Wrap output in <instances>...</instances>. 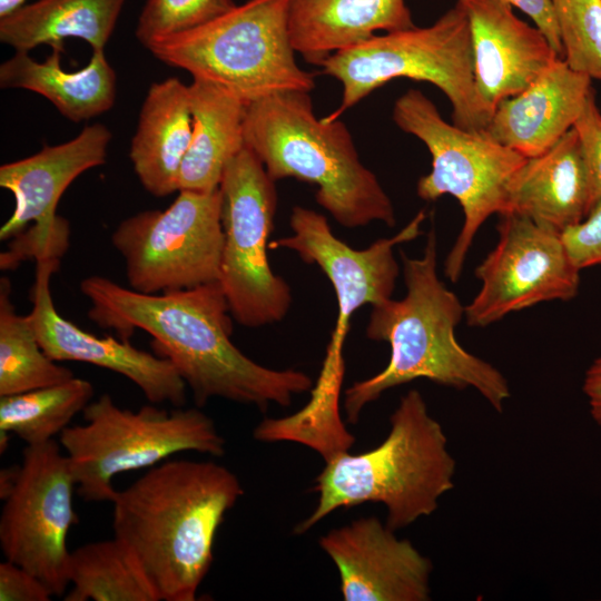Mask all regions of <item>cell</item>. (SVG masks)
<instances>
[{"label": "cell", "mask_w": 601, "mask_h": 601, "mask_svg": "<svg viewBox=\"0 0 601 601\" xmlns=\"http://www.w3.org/2000/svg\"><path fill=\"white\" fill-rule=\"evenodd\" d=\"M401 255L406 293L401 299L373 305L366 326L370 339L390 344V361L380 373L345 391L347 421L356 423L363 408L384 392L417 378L455 390L473 387L501 413L511 396L508 380L455 337L465 306L437 275L434 228L421 257Z\"/></svg>", "instance_id": "cell-3"}, {"label": "cell", "mask_w": 601, "mask_h": 601, "mask_svg": "<svg viewBox=\"0 0 601 601\" xmlns=\"http://www.w3.org/2000/svg\"><path fill=\"white\" fill-rule=\"evenodd\" d=\"M11 282L0 279V396L24 393L75 377L40 346L28 315L11 300Z\"/></svg>", "instance_id": "cell-27"}, {"label": "cell", "mask_w": 601, "mask_h": 601, "mask_svg": "<svg viewBox=\"0 0 601 601\" xmlns=\"http://www.w3.org/2000/svg\"><path fill=\"white\" fill-rule=\"evenodd\" d=\"M457 1L470 24L475 88L492 110L561 58L536 27L513 12L509 1Z\"/></svg>", "instance_id": "cell-18"}, {"label": "cell", "mask_w": 601, "mask_h": 601, "mask_svg": "<svg viewBox=\"0 0 601 601\" xmlns=\"http://www.w3.org/2000/svg\"><path fill=\"white\" fill-rule=\"evenodd\" d=\"M69 581L65 601H160L136 554L116 536L70 551Z\"/></svg>", "instance_id": "cell-26"}, {"label": "cell", "mask_w": 601, "mask_h": 601, "mask_svg": "<svg viewBox=\"0 0 601 601\" xmlns=\"http://www.w3.org/2000/svg\"><path fill=\"white\" fill-rule=\"evenodd\" d=\"M318 543L338 569L346 601L431 599V560L375 516L333 529Z\"/></svg>", "instance_id": "cell-17"}, {"label": "cell", "mask_w": 601, "mask_h": 601, "mask_svg": "<svg viewBox=\"0 0 601 601\" xmlns=\"http://www.w3.org/2000/svg\"><path fill=\"white\" fill-rule=\"evenodd\" d=\"M425 217L421 210L394 236L354 249L334 235L324 215L303 206L292 209L293 234L270 242L269 248L295 252L305 263L317 265L331 282L338 311L327 347L343 351L354 313L392 298L400 274L394 247L417 238Z\"/></svg>", "instance_id": "cell-15"}, {"label": "cell", "mask_w": 601, "mask_h": 601, "mask_svg": "<svg viewBox=\"0 0 601 601\" xmlns=\"http://www.w3.org/2000/svg\"><path fill=\"white\" fill-rule=\"evenodd\" d=\"M573 264L581 270L601 264V199L580 223L566 228L562 234Z\"/></svg>", "instance_id": "cell-32"}, {"label": "cell", "mask_w": 601, "mask_h": 601, "mask_svg": "<svg viewBox=\"0 0 601 601\" xmlns=\"http://www.w3.org/2000/svg\"><path fill=\"white\" fill-rule=\"evenodd\" d=\"M499 216V240L476 267L482 285L465 306L471 327H486L542 302L571 300L579 292L580 269L561 233L516 213Z\"/></svg>", "instance_id": "cell-14"}, {"label": "cell", "mask_w": 601, "mask_h": 601, "mask_svg": "<svg viewBox=\"0 0 601 601\" xmlns=\"http://www.w3.org/2000/svg\"><path fill=\"white\" fill-rule=\"evenodd\" d=\"M19 465L1 470L0 472V497L4 500L16 484Z\"/></svg>", "instance_id": "cell-36"}, {"label": "cell", "mask_w": 601, "mask_h": 601, "mask_svg": "<svg viewBox=\"0 0 601 601\" xmlns=\"http://www.w3.org/2000/svg\"><path fill=\"white\" fill-rule=\"evenodd\" d=\"M62 50L52 49L43 62L16 51L0 66V87L24 89L48 99L67 119L81 122L108 111L116 99V72L104 50H92L89 62L66 71Z\"/></svg>", "instance_id": "cell-23"}, {"label": "cell", "mask_w": 601, "mask_h": 601, "mask_svg": "<svg viewBox=\"0 0 601 601\" xmlns=\"http://www.w3.org/2000/svg\"><path fill=\"white\" fill-rule=\"evenodd\" d=\"M415 27L405 0H289L293 48L321 66L331 55L358 45L376 31Z\"/></svg>", "instance_id": "cell-22"}, {"label": "cell", "mask_w": 601, "mask_h": 601, "mask_svg": "<svg viewBox=\"0 0 601 601\" xmlns=\"http://www.w3.org/2000/svg\"><path fill=\"white\" fill-rule=\"evenodd\" d=\"M289 0H247L147 49L193 79L220 86L246 105L286 91L311 92L315 80L295 59Z\"/></svg>", "instance_id": "cell-7"}, {"label": "cell", "mask_w": 601, "mask_h": 601, "mask_svg": "<svg viewBox=\"0 0 601 601\" xmlns=\"http://www.w3.org/2000/svg\"><path fill=\"white\" fill-rule=\"evenodd\" d=\"M110 141V130L93 124L66 142L1 165L0 186L14 198V209L0 228L1 240L14 238L1 254L2 269H12L28 257L59 259L63 255L69 226L56 213L58 203L76 178L106 162Z\"/></svg>", "instance_id": "cell-13"}, {"label": "cell", "mask_w": 601, "mask_h": 601, "mask_svg": "<svg viewBox=\"0 0 601 601\" xmlns=\"http://www.w3.org/2000/svg\"><path fill=\"white\" fill-rule=\"evenodd\" d=\"M193 132L189 85L168 78L150 85L142 101L129 158L152 196L178 191V175Z\"/></svg>", "instance_id": "cell-21"}, {"label": "cell", "mask_w": 601, "mask_h": 601, "mask_svg": "<svg viewBox=\"0 0 601 601\" xmlns=\"http://www.w3.org/2000/svg\"><path fill=\"white\" fill-rule=\"evenodd\" d=\"M591 80L558 58L524 90L501 100L484 131L526 158L541 155L573 128Z\"/></svg>", "instance_id": "cell-19"}, {"label": "cell", "mask_w": 601, "mask_h": 601, "mask_svg": "<svg viewBox=\"0 0 601 601\" xmlns=\"http://www.w3.org/2000/svg\"><path fill=\"white\" fill-rule=\"evenodd\" d=\"M213 461H164L111 501L114 536L136 554L160 601H194L213 563L216 533L243 495Z\"/></svg>", "instance_id": "cell-2"}, {"label": "cell", "mask_w": 601, "mask_h": 601, "mask_svg": "<svg viewBox=\"0 0 601 601\" xmlns=\"http://www.w3.org/2000/svg\"><path fill=\"white\" fill-rule=\"evenodd\" d=\"M564 60L575 71L601 81V0H550Z\"/></svg>", "instance_id": "cell-29"}, {"label": "cell", "mask_w": 601, "mask_h": 601, "mask_svg": "<svg viewBox=\"0 0 601 601\" xmlns=\"http://www.w3.org/2000/svg\"><path fill=\"white\" fill-rule=\"evenodd\" d=\"M235 6L233 0H147L136 38L146 48L156 40L197 28Z\"/></svg>", "instance_id": "cell-30"}, {"label": "cell", "mask_w": 601, "mask_h": 601, "mask_svg": "<svg viewBox=\"0 0 601 601\" xmlns=\"http://www.w3.org/2000/svg\"><path fill=\"white\" fill-rule=\"evenodd\" d=\"M69 459L55 440L27 445L19 473L0 515V548L6 560L39 578L55 597L70 584L67 538L78 523Z\"/></svg>", "instance_id": "cell-12"}, {"label": "cell", "mask_w": 601, "mask_h": 601, "mask_svg": "<svg viewBox=\"0 0 601 601\" xmlns=\"http://www.w3.org/2000/svg\"><path fill=\"white\" fill-rule=\"evenodd\" d=\"M582 390L588 397L593 421L601 426V356L587 370Z\"/></svg>", "instance_id": "cell-35"}, {"label": "cell", "mask_w": 601, "mask_h": 601, "mask_svg": "<svg viewBox=\"0 0 601 601\" xmlns=\"http://www.w3.org/2000/svg\"><path fill=\"white\" fill-rule=\"evenodd\" d=\"M193 132L178 175V191L219 187L227 164L245 147L246 104L227 89L193 79L189 85Z\"/></svg>", "instance_id": "cell-24"}, {"label": "cell", "mask_w": 601, "mask_h": 601, "mask_svg": "<svg viewBox=\"0 0 601 601\" xmlns=\"http://www.w3.org/2000/svg\"><path fill=\"white\" fill-rule=\"evenodd\" d=\"M126 0H36L0 18V41L29 52L40 45L63 50L77 38L104 50Z\"/></svg>", "instance_id": "cell-25"}, {"label": "cell", "mask_w": 601, "mask_h": 601, "mask_svg": "<svg viewBox=\"0 0 601 601\" xmlns=\"http://www.w3.org/2000/svg\"><path fill=\"white\" fill-rule=\"evenodd\" d=\"M88 316L127 339L136 328L151 336L155 354L176 367L198 407L213 397L255 405L288 406L313 388L300 371L263 366L231 342L233 322L219 282L162 294H142L99 275L81 280Z\"/></svg>", "instance_id": "cell-1"}, {"label": "cell", "mask_w": 601, "mask_h": 601, "mask_svg": "<svg viewBox=\"0 0 601 601\" xmlns=\"http://www.w3.org/2000/svg\"><path fill=\"white\" fill-rule=\"evenodd\" d=\"M319 67L342 85L341 102L323 118L327 121L396 78L436 86L451 104L452 122L462 129L483 131L493 114L475 88L470 24L459 1L428 27L375 35Z\"/></svg>", "instance_id": "cell-6"}, {"label": "cell", "mask_w": 601, "mask_h": 601, "mask_svg": "<svg viewBox=\"0 0 601 601\" xmlns=\"http://www.w3.org/2000/svg\"><path fill=\"white\" fill-rule=\"evenodd\" d=\"M244 137L273 180L316 186L317 204L339 225H395L392 200L359 160L346 125L317 118L309 92L286 91L247 105Z\"/></svg>", "instance_id": "cell-5"}, {"label": "cell", "mask_w": 601, "mask_h": 601, "mask_svg": "<svg viewBox=\"0 0 601 601\" xmlns=\"http://www.w3.org/2000/svg\"><path fill=\"white\" fill-rule=\"evenodd\" d=\"M52 595L30 571L8 560L0 563V601H49Z\"/></svg>", "instance_id": "cell-33"}, {"label": "cell", "mask_w": 601, "mask_h": 601, "mask_svg": "<svg viewBox=\"0 0 601 601\" xmlns=\"http://www.w3.org/2000/svg\"><path fill=\"white\" fill-rule=\"evenodd\" d=\"M594 204L573 127L543 154L525 158L508 184L504 213L520 214L562 234L583 220Z\"/></svg>", "instance_id": "cell-20"}, {"label": "cell", "mask_w": 601, "mask_h": 601, "mask_svg": "<svg viewBox=\"0 0 601 601\" xmlns=\"http://www.w3.org/2000/svg\"><path fill=\"white\" fill-rule=\"evenodd\" d=\"M86 423L60 434L77 493L86 502H111L118 474L152 467L169 456L195 451L221 456L225 440L214 421L199 408L156 404L138 411L119 407L109 394L82 411Z\"/></svg>", "instance_id": "cell-8"}, {"label": "cell", "mask_w": 601, "mask_h": 601, "mask_svg": "<svg viewBox=\"0 0 601 601\" xmlns=\"http://www.w3.org/2000/svg\"><path fill=\"white\" fill-rule=\"evenodd\" d=\"M27 3V0H0V18Z\"/></svg>", "instance_id": "cell-37"}, {"label": "cell", "mask_w": 601, "mask_h": 601, "mask_svg": "<svg viewBox=\"0 0 601 601\" xmlns=\"http://www.w3.org/2000/svg\"><path fill=\"white\" fill-rule=\"evenodd\" d=\"M59 259L37 260L28 315L40 346L56 362H81L109 370L131 381L152 404L183 406L185 381L167 358L141 351L127 339L97 336L62 317L55 307L50 276Z\"/></svg>", "instance_id": "cell-16"}, {"label": "cell", "mask_w": 601, "mask_h": 601, "mask_svg": "<svg viewBox=\"0 0 601 601\" xmlns=\"http://www.w3.org/2000/svg\"><path fill=\"white\" fill-rule=\"evenodd\" d=\"M393 120L423 141L432 157L431 171L417 181V196L434 201L451 195L462 207L464 221L444 263L445 276L455 283L477 230L490 216L506 210L508 184L526 157L484 130H465L447 122L418 89H408L397 98Z\"/></svg>", "instance_id": "cell-9"}, {"label": "cell", "mask_w": 601, "mask_h": 601, "mask_svg": "<svg viewBox=\"0 0 601 601\" xmlns=\"http://www.w3.org/2000/svg\"><path fill=\"white\" fill-rule=\"evenodd\" d=\"M524 12L546 37L556 55L564 59L558 22L550 0H506Z\"/></svg>", "instance_id": "cell-34"}, {"label": "cell", "mask_w": 601, "mask_h": 601, "mask_svg": "<svg viewBox=\"0 0 601 601\" xmlns=\"http://www.w3.org/2000/svg\"><path fill=\"white\" fill-rule=\"evenodd\" d=\"M573 127L580 139L584 162L597 203L601 199V111L595 101L594 89L588 96Z\"/></svg>", "instance_id": "cell-31"}, {"label": "cell", "mask_w": 601, "mask_h": 601, "mask_svg": "<svg viewBox=\"0 0 601 601\" xmlns=\"http://www.w3.org/2000/svg\"><path fill=\"white\" fill-rule=\"evenodd\" d=\"M131 289L162 294L219 282L224 231L219 187L179 190L166 209L139 211L111 234Z\"/></svg>", "instance_id": "cell-11"}, {"label": "cell", "mask_w": 601, "mask_h": 601, "mask_svg": "<svg viewBox=\"0 0 601 601\" xmlns=\"http://www.w3.org/2000/svg\"><path fill=\"white\" fill-rule=\"evenodd\" d=\"M256 154L245 147L227 164L220 184L224 247L219 283L233 318L258 328L284 319L293 295L270 268L277 193Z\"/></svg>", "instance_id": "cell-10"}, {"label": "cell", "mask_w": 601, "mask_h": 601, "mask_svg": "<svg viewBox=\"0 0 601 601\" xmlns=\"http://www.w3.org/2000/svg\"><path fill=\"white\" fill-rule=\"evenodd\" d=\"M390 424L376 447L358 454L345 451L325 461L314 487L318 502L296 524L295 534H304L337 509L365 502L384 504L385 524L393 531L437 509L440 497L454 487L456 467L441 424L416 390L402 396Z\"/></svg>", "instance_id": "cell-4"}, {"label": "cell", "mask_w": 601, "mask_h": 601, "mask_svg": "<svg viewBox=\"0 0 601 601\" xmlns=\"http://www.w3.org/2000/svg\"><path fill=\"white\" fill-rule=\"evenodd\" d=\"M95 390L83 378L24 393L0 396V431L12 433L27 445L53 440L91 402Z\"/></svg>", "instance_id": "cell-28"}]
</instances>
